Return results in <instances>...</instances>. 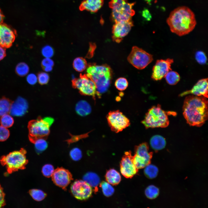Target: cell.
Wrapping results in <instances>:
<instances>
[{
    "instance_id": "5",
    "label": "cell",
    "mask_w": 208,
    "mask_h": 208,
    "mask_svg": "<svg viewBox=\"0 0 208 208\" xmlns=\"http://www.w3.org/2000/svg\"><path fill=\"white\" fill-rule=\"evenodd\" d=\"M54 121L53 118L50 117L42 118L40 117L30 121L27 126L29 141L34 143L39 138L46 139L50 133V127Z\"/></svg>"
},
{
    "instance_id": "44",
    "label": "cell",
    "mask_w": 208,
    "mask_h": 208,
    "mask_svg": "<svg viewBox=\"0 0 208 208\" xmlns=\"http://www.w3.org/2000/svg\"><path fill=\"white\" fill-rule=\"evenodd\" d=\"M88 133L81 135L80 136H72L70 139L67 140V142L69 144L71 143L76 142L80 139L87 137L88 136Z\"/></svg>"
},
{
    "instance_id": "26",
    "label": "cell",
    "mask_w": 208,
    "mask_h": 208,
    "mask_svg": "<svg viewBox=\"0 0 208 208\" xmlns=\"http://www.w3.org/2000/svg\"><path fill=\"white\" fill-rule=\"evenodd\" d=\"M144 173L148 178L152 179L157 177L158 173V168L155 165L150 164L144 168Z\"/></svg>"
},
{
    "instance_id": "38",
    "label": "cell",
    "mask_w": 208,
    "mask_h": 208,
    "mask_svg": "<svg viewBox=\"0 0 208 208\" xmlns=\"http://www.w3.org/2000/svg\"><path fill=\"white\" fill-rule=\"evenodd\" d=\"M39 83L41 85L45 84L48 83L49 77L48 74L45 72L39 73L38 75V79Z\"/></svg>"
},
{
    "instance_id": "2",
    "label": "cell",
    "mask_w": 208,
    "mask_h": 208,
    "mask_svg": "<svg viewBox=\"0 0 208 208\" xmlns=\"http://www.w3.org/2000/svg\"><path fill=\"white\" fill-rule=\"evenodd\" d=\"M166 22L171 31L179 36L188 34L196 24L194 13L186 6L179 7L172 11Z\"/></svg>"
},
{
    "instance_id": "45",
    "label": "cell",
    "mask_w": 208,
    "mask_h": 208,
    "mask_svg": "<svg viewBox=\"0 0 208 208\" xmlns=\"http://www.w3.org/2000/svg\"><path fill=\"white\" fill-rule=\"evenodd\" d=\"M5 196L3 189L0 184V208L3 207L5 205Z\"/></svg>"
},
{
    "instance_id": "34",
    "label": "cell",
    "mask_w": 208,
    "mask_h": 208,
    "mask_svg": "<svg viewBox=\"0 0 208 208\" xmlns=\"http://www.w3.org/2000/svg\"><path fill=\"white\" fill-rule=\"evenodd\" d=\"M0 119V123L1 125L5 128L10 127L14 124V119L9 114L3 116Z\"/></svg>"
},
{
    "instance_id": "48",
    "label": "cell",
    "mask_w": 208,
    "mask_h": 208,
    "mask_svg": "<svg viewBox=\"0 0 208 208\" xmlns=\"http://www.w3.org/2000/svg\"><path fill=\"white\" fill-rule=\"evenodd\" d=\"M94 46L93 45V44H90V47L89 49V50L88 53L87 55V57H90L92 56L93 54V50Z\"/></svg>"
},
{
    "instance_id": "43",
    "label": "cell",
    "mask_w": 208,
    "mask_h": 208,
    "mask_svg": "<svg viewBox=\"0 0 208 208\" xmlns=\"http://www.w3.org/2000/svg\"><path fill=\"white\" fill-rule=\"evenodd\" d=\"M26 79L28 83L31 85L35 84L37 81V76L33 73L29 74L27 77Z\"/></svg>"
},
{
    "instance_id": "15",
    "label": "cell",
    "mask_w": 208,
    "mask_h": 208,
    "mask_svg": "<svg viewBox=\"0 0 208 208\" xmlns=\"http://www.w3.org/2000/svg\"><path fill=\"white\" fill-rule=\"evenodd\" d=\"M51 177L55 184L64 190L73 180L71 173L63 168H58L55 170Z\"/></svg>"
},
{
    "instance_id": "50",
    "label": "cell",
    "mask_w": 208,
    "mask_h": 208,
    "mask_svg": "<svg viewBox=\"0 0 208 208\" xmlns=\"http://www.w3.org/2000/svg\"><path fill=\"white\" fill-rule=\"evenodd\" d=\"M42 68L44 71L47 72H49L51 71L52 70V67H44Z\"/></svg>"
},
{
    "instance_id": "16",
    "label": "cell",
    "mask_w": 208,
    "mask_h": 208,
    "mask_svg": "<svg viewBox=\"0 0 208 208\" xmlns=\"http://www.w3.org/2000/svg\"><path fill=\"white\" fill-rule=\"evenodd\" d=\"M130 151L126 152L122 158L120 166L121 174L125 178H131L138 172L134 164Z\"/></svg>"
},
{
    "instance_id": "37",
    "label": "cell",
    "mask_w": 208,
    "mask_h": 208,
    "mask_svg": "<svg viewBox=\"0 0 208 208\" xmlns=\"http://www.w3.org/2000/svg\"><path fill=\"white\" fill-rule=\"evenodd\" d=\"M70 155L73 160L78 161L80 160L82 157V152L79 148H75L70 151Z\"/></svg>"
},
{
    "instance_id": "11",
    "label": "cell",
    "mask_w": 208,
    "mask_h": 208,
    "mask_svg": "<svg viewBox=\"0 0 208 208\" xmlns=\"http://www.w3.org/2000/svg\"><path fill=\"white\" fill-rule=\"evenodd\" d=\"M135 155L132 156V160L138 169L144 168L150 164L152 153L149 151L147 143L143 142L135 147Z\"/></svg>"
},
{
    "instance_id": "47",
    "label": "cell",
    "mask_w": 208,
    "mask_h": 208,
    "mask_svg": "<svg viewBox=\"0 0 208 208\" xmlns=\"http://www.w3.org/2000/svg\"><path fill=\"white\" fill-rule=\"evenodd\" d=\"M5 49L0 46V61L2 60L6 55Z\"/></svg>"
},
{
    "instance_id": "35",
    "label": "cell",
    "mask_w": 208,
    "mask_h": 208,
    "mask_svg": "<svg viewBox=\"0 0 208 208\" xmlns=\"http://www.w3.org/2000/svg\"><path fill=\"white\" fill-rule=\"evenodd\" d=\"M128 85L127 80L124 77H120L118 79L115 83L116 87L120 91H123L125 90L127 87Z\"/></svg>"
},
{
    "instance_id": "29",
    "label": "cell",
    "mask_w": 208,
    "mask_h": 208,
    "mask_svg": "<svg viewBox=\"0 0 208 208\" xmlns=\"http://www.w3.org/2000/svg\"><path fill=\"white\" fill-rule=\"evenodd\" d=\"M159 193V189L153 185L148 186L145 191V194L146 196L150 199L156 198L158 196Z\"/></svg>"
},
{
    "instance_id": "18",
    "label": "cell",
    "mask_w": 208,
    "mask_h": 208,
    "mask_svg": "<svg viewBox=\"0 0 208 208\" xmlns=\"http://www.w3.org/2000/svg\"><path fill=\"white\" fill-rule=\"evenodd\" d=\"M208 79H203L199 80L192 89L183 92L179 95L183 96L191 94L194 95L204 96L208 98Z\"/></svg>"
},
{
    "instance_id": "9",
    "label": "cell",
    "mask_w": 208,
    "mask_h": 208,
    "mask_svg": "<svg viewBox=\"0 0 208 208\" xmlns=\"http://www.w3.org/2000/svg\"><path fill=\"white\" fill-rule=\"evenodd\" d=\"M72 85L82 95L92 96L95 99L97 95L96 87L92 79L87 74H81L79 77L72 81Z\"/></svg>"
},
{
    "instance_id": "33",
    "label": "cell",
    "mask_w": 208,
    "mask_h": 208,
    "mask_svg": "<svg viewBox=\"0 0 208 208\" xmlns=\"http://www.w3.org/2000/svg\"><path fill=\"white\" fill-rule=\"evenodd\" d=\"M45 139L40 138L36 140L34 143L37 152L40 153L45 150L47 147L48 144Z\"/></svg>"
},
{
    "instance_id": "30",
    "label": "cell",
    "mask_w": 208,
    "mask_h": 208,
    "mask_svg": "<svg viewBox=\"0 0 208 208\" xmlns=\"http://www.w3.org/2000/svg\"><path fill=\"white\" fill-rule=\"evenodd\" d=\"M29 193L34 200L38 201L43 200L47 196V194L40 190L31 189L29 190Z\"/></svg>"
},
{
    "instance_id": "19",
    "label": "cell",
    "mask_w": 208,
    "mask_h": 208,
    "mask_svg": "<svg viewBox=\"0 0 208 208\" xmlns=\"http://www.w3.org/2000/svg\"><path fill=\"white\" fill-rule=\"evenodd\" d=\"M28 107V104L26 100L19 97L12 103L10 113L14 116H22L26 112Z\"/></svg>"
},
{
    "instance_id": "20",
    "label": "cell",
    "mask_w": 208,
    "mask_h": 208,
    "mask_svg": "<svg viewBox=\"0 0 208 208\" xmlns=\"http://www.w3.org/2000/svg\"><path fill=\"white\" fill-rule=\"evenodd\" d=\"M104 0H83L79 9L81 11L86 10L92 13L97 12L102 6Z\"/></svg>"
},
{
    "instance_id": "4",
    "label": "cell",
    "mask_w": 208,
    "mask_h": 208,
    "mask_svg": "<svg viewBox=\"0 0 208 208\" xmlns=\"http://www.w3.org/2000/svg\"><path fill=\"white\" fill-rule=\"evenodd\" d=\"M175 115L174 112H166L163 110L161 105L158 104L148 110L142 123L146 129L156 127L165 128L169 125L168 115Z\"/></svg>"
},
{
    "instance_id": "46",
    "label": "cell",
    "mask_w": 208,
    "mask_h": 208,
    "mask_svg": "<svg viewBox=\"0 0 208 208\" xmlns=\"http://www.w3.org/2000/svg\"><path fill=\"white\" fill-rule=\"evenodd\" d=\"M142 16L147 21H150L152 18V16L148 9H144L142 11Z\"/></svg>"
},
{
    "instance_id": "36",
    "label": "cell",
    "mask_w": 208,
    "mask_h": 208,
    "mask_svg": "<svg viewBox=\"0 0 208 208\" xmlns=\"http://www.w3.org/2000/svg\"><path fill=\"white\" fill-rule=\"evenodd\" d=\"M54 170L52 165L50 164H47L42 167V172L44 176L49 178L51 177Z\"/></svg>"
},
{
    "instance_id": "40",
    "label": "cell",
    "mask_w": 208,
    "mask_h": 208,
    "mask_svg": "<svg viewBox=\"0 0 208 208\" xmlns=\"http://www.w3.org/2000/svg\"><path fill=\"white\" fill-rule=\"evenodd\" d=\"M195 57L197 62L200 64H205L207 62V57L205 53L202 51H197L196 53Z\"/></svg>"
},
{
    "instance_id": "10",
    "label": "cell",
    "mask_w": 208,
    "mask_h": 208,
    "mask_svg": "<svg viewBox=\"0 0 208 208\" xmlns=\"http://www.w3.org/2000/svg\"><path fill=\"white\" fill-rule=\"evenodd\" d=\"M106 118L111 130L116 133L122 131L130 124L129 119L118 110L109 112Z\"/></svg>"
},
{
    "instance_id": "17",
    "label": "cell",
    "mask_w": 208,
    "mask_h": 208,
    "mask_svg": "<svg viewBox=\"0 0 208 208\" xmlns=\"http://www.w3.org/2000/svg\"><path fill=\"white\" fill-rule=\"evenodd\" d=\"M16 31L6 24H0V46L5 48H10L16 36Z\"/></svg>"
},
{
    "instance_id": "21",
    "label": "cell",
    "mask_w": 208,
    "mask_h": 208,
    "mask_svg": "<svg viewBox=\"0 0 208 208\" xmlns=\"http://www.w3.org/2000/svg\"><path fill=\"white\" fill-rule=\"evenodd\" d=\"M83 179L92 187L94 188L96 192L98 191L97 187L99 184L100 179L96 174L91 172H88L83 176Z\"/></svg>"
},
{
    "instance_id": "24",
    "label": "cell",
    "mask_w": 208,
    "mask_h": 208,
    "mask_svg": "<svg viewBox=\"0 0 208 208\" xmlns=\"http://www.w3.org/2000/svg\"><path fill=\"white\" fill-rule=\"evenodd\" d=\"M105 178L108 183L113 185L118 184L121 179L119 173L114 169H110L107 172Z\"/></svg>"
},
{
    "instance_id": "13",
    "label": "cell",
    "mask_w": 208,
    "mask_h": 208,
    "mask_svg": "<svg viewBox=\"0 0 208 208\" xmlns=\"http://www.w3.org/2000/svg\"><path fill=\"white\" fill-rule=\"evenodd\" d=\"M132 20L115 23L112 27V38L115 42L119 43L127 35L133 26Z\"/></svg>"
},
{
    "instance_id": "3",
    "label": "cell",
    "mask_w": 208,
    "mask_h": 208,
    "mask_svg": "<svg viewBox=\"0 0 208 208\" xmlns=\"http://www.w3.org/2000/svg\"><path fill=\"white\" fill-rule=\"evenodd\" d=\"M86 72L87 75L95 83L97 95L99 97L101 94L106 92L109 87L112 77V70L106 64H92L88 65Z\"/></svg>"
},
{
    "instance_id": "8",
    "label": "cell",
    "mask_w": 208,
    "mask_h": 208,
    "mask_svg": "<svg viewBox=\"0 0 208 208\" xmlns=\"http://www.w3.org/2000/svg\"><path fill=\"white\" fill-rule=\"evenodd\" d=\"M129 62L138 69L144 68L153 60V55L142 49L133 47L127 57Z\"/></svg>"
},
{
    "instance_id": "31",
    "label": "cell",
    "mask_w": 208,
    "mask_h": 208,
    "mask_svg": "<svg viewBox=\"0 0 208 208\" xmlns=\"http://www.w3.org/2000/svg\"><path fill=\"white\" fill-rule=\"evenodd\" d=\"M104 195L106 197H110L114 193V190L110 184L107 182H102L100 184Z\"/></svg>"
},
{
    "instance_id": "6",
    "label": "cell",
    "mask_w": 208,
    "mask_h": 208,
    "mask_svg": "<svg viewBox=\"0 0 208 208\" xmlns=\"http://www.w3.org/2000/svg\"><path fill=\"white\" fill-rule=\"evenodd\" d=\"M26 150L23 148L19 151L12 152L2 156L0 159V163L2 166H5L9 174L24 169L28 161L26 158Z\"/></svg>"
},
{
    "instance_id": "23",
    "label": "cell",
    "mask_w": 208,
    "mask_h": 208,
    "mask_svg": "<svg viewBox=\"0 0 208 208\" xmlns=\"http://www.w3.org/2000/svg\"><path fill=\"white\" fill-rule=\"evenodd\" d=\"M77 113L79 116H84L89 114L91 108L88 103L84 100H81L76 104L75 107Z\"/></svg>"
},
{
    "instance_id": "14",
    "label": "cell",
    "mask_w": 208,
    "mask_h": 208,
    "mask_svg": "<svg viewBox=\"0 0 208 208\" xmlns=\"http://www.w3.org/2000/svg\"><path fill=\"white\" fill-rule=\"evenodd\" d=\"M173 62V60L170 58L157 60L153 67L152 79L158 81L164 77L169 71L172 70L171 65Z\"/></svg>"
},
{
    "instance_id": "28",
    "label": "cell",
    "mask_w": 208,
    "mask_h": 208,
    "mask_svg": "<svg viewBox=\"0 0 208 208\" xmlns=\"http://www.w3.org/2000/svg\"><path fill=\"white\" fill-rule=\"evenodd\" d=\"M73 66L76 71L81 72L84 70L86 68L87 63L84 58L82 57H78L74 60Z\"/></svg>"
},
{
    "instance_id": "32",
    "label": "cell",
    "mask_w": 208,
    "mask_h": 208,
    "mask_svg": "<svg viewBox=\"0 0 208 208\" xmlns=\"http://www.w3.org/2000/svg\"><path fill=\"white\" fill-rule=\"evenodd\" d=\"M29 70L28 66L24 62L19 63L16 66L15 68L16 73L21 77L25 76L28 74Z\"/></svg>"
},
{
    "instance_id": "49",
    "label": "cell",
    "mask_w": 208,
    "mask_h": 208,
    "mask_svg": "<svg viewBox=\"0 0 208 208\" xmlns=\"http://www.w3.org/2000/svg\"><path fill=\"white\" fill-rule=\"evenodd\" d=\"M4 16L0 9V24L3 23Z\"/></svg>"
},
{
    "instance_id": "27",
    "label": "cell",
    "mask_w": 208,
    "mask_h": 208,
    "mask_svg": "<svg viewBox=\"0 0 208 208\" xmlns=\"http://www.w3.org/2000/svg\"><path fill=\"white\" fill-rule=\"evenodd\" d=\"M167 82L169 85H174L177 84L180 79L179 74L172 70L169 71L164 77Z\"/></svg>"
},
{
    "instance_id": "1",
    "label": "cell",
    "mask_w": 208,
    "mask_h": 208,
    "mask_svg": "<svg viewBox=\"0 0 208 208\" xmlns=\"http://www.w3.org/2000/svg\"><path fill=\"white\" fill-rule=\"evenodd\" d=\"M183 114L190 125L200 127L207 120V98L193 95L186 97L183 107Z\"/></svg>"
},
{
    "instance_id": "42",
    "label": "cell",
    "mask_w": 208,
    "mask_h": 208,
    "mask_svg": "<svg viewBox=\"0 0 208 208\" xmlns=\"http://www.w3.org/2000/svg\"><path fill=\"white\" fill-rule=\"evenodd\" d=\"M54 63L52 60L49 58H46L43 60L41 62L42 68L47 67H52Z\"/></svg>"
},
{
    "instance_id": "12",
    "label": "cell",
    "mask_w": 208,
    "mask_h": 208,
    "mask_svg": "<svg viewBox=\"0 0 208 208\" xmlns=\"http://www.w3.org/2000/svg\"><path fill=\"white\" fill-rule=\"evenodd\" d=\"M70 191L73 196L79 200L88 199L92 194V187L83 180L75 181L70 187Z\"/></svg>"
},
{
    "instance_id": "7",
    "label": "cell",
    "mask_w": 208,
    "mask_h": 208,
    "mask_svg": "<svg viewBox=\"0 0 208 208\" xmlns=\"http://www.w3.org/2000/svg\"><path fill=\"white\" fill-rule=\"evenodd\" d=\"M135 2L129 3L127 0H111L109 3L112 9V18L115 23L132 20L135 14L133 8Z\"/></svg>"
},
{
    "instance_id": "39",
    "label": "cell",
    "mask_w": 208,
    "mask_h": 208,
    "mask_svg": "<svg viewBox=\"0 0 208 208\" xmlns=\"http://www.w3.org/2000/svg\"><path fill=\"white\" fill-rule=\"evenodd\" d=\"M42 55L46 58H50L53 55L54 51L51 47L46 45L42 48Z\"/></svg>"
},
{
    "instance_id": "25",
    "label": "cell",
    "mask_w": 208,
    "mask_h": 208,
    "mask_svg": "<svg viewBox=\"0 0 208 208\" xmlns=\"http://www.w3.org/2000/svg\"><path fill=\"white\" fill-rule=\"evenodd\" d=\"M13 102V101L5 97L0 99V118L3 116L10 113Z\"/></svg>"
},
{
    "instance_id": "41",
    "label": "cell",
    "mask_w": 208,
    "mask_h": 208,
    "mask_svg": "<svg viewBox=\"0 0 208 208\" xmlns=\"http://www.w3.org/2000/svg\"><path fill=\"white\" fill-rule=\"evenodd\" d=\"M10 135V131L7 128L0 126V141H5L8 138Z\"/></svg>"
},
{
    "instance_id": "22",
    "label": "cell",
    "mask_w": 208,
    "mask_h": 208,
    "mask_svg": "<svg viewBox=\"0 0 208 208\" xmlns=\"http://www.w3.org/2000/svg\"><path fill=\"white\" fill-rule=\"evenodd\" d=\"M150 144L153 149L157 151L165 148L166 142L165 138L163 136L159 135H155L151 138Z\"/></svg>"
}]
</instances>
